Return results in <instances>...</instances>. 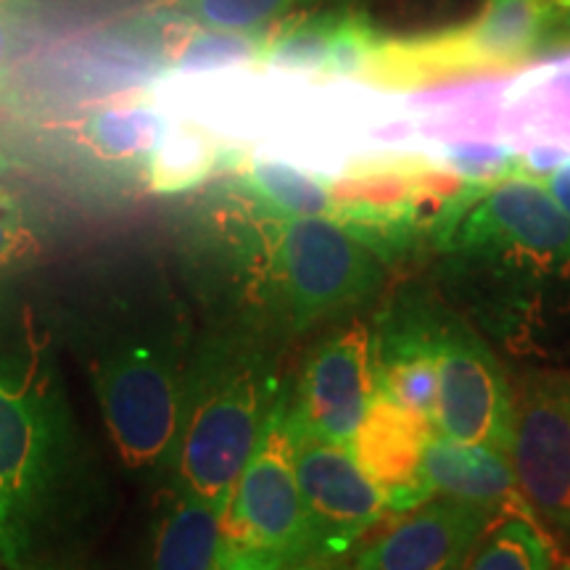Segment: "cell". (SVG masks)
<instances>
[{"mask_svg":"<svg viewBox=\"0 0 570 570\" xmlns=\"http://www.w3.org/2000/svg\"><path fill=\"white\" fill-rule=\"evenodd\" d=\"M185 288L209 323L273 341L302 336L370 302L386 265L327 217L269 209L235 180L198 206L183 240Z\"/></svg>","mask_w":570,"mask_h":570,"instance_id":"obj_1","label":"cell"},{"mask_svg":"<svg viewBox=\"0 0 570 570\" xmlns=\"http://www.w3.org/2000/svg\"><path fill=\"white\" fill-rule=\"evenodd\" d=\"M56 327L0 281V560L59 566L104 508L96 454L71 407Z\"/></svg>","mask_w":570,"mask_h":570,"instance_id":"obj_2","label":"cell"},{"mask_svg":"<svg viewBox=\"0 0 570 570\" xmlns=\"http://www.w3.org/2000/svg\"><path fill=\"white\" fill-rule=\"evenodd\" d=\"M59 331L85 365L122 468L146 483L173 475L198 341L173 277L159 267L88 275L63 302Z\"/></svg>","mask_w":570,"mask_h":570,"instance_id":"obj_3","label":"cell"},{"mask_svg":"<svg viewBox=\"0 0 570 570\" xmlns=\"http://www.w3.org/2000/svg\"><path fill=\"white\" fill-rule=\"evenodd\" d=\"M283 389L277 344L240 325H206L185 381L173 489L225 510Z\"/></svg>","mask_w":570,"mask_h":570,"instance_id":"obj_4","label":"cell"},{"mask_svg":"<svg viewBox=\"0 0 570 570\" xmlns=\"http://www.w3.org/2000/svg\"><path fill=\"white\" fill-rule=\"evenodd\" d=\"M487 185L423 156H377L331 180V219L396 267L425 246L439 248Z\"/></svg>","mask_w":570,"mask_h":570,"instance_id":"obj_5","label":"cell"},{"mask_svg":"<svg viewBox=\"0 0 570 570\" xmlns=\"http://www.w3.org/2000/svg\"><path fill=\"white\" fill-rule=\"evenodd\" d=\"M439 252L497 281H552L570 273V217L544 180L508 175L460 214Z\"/></svg>","mask_w":570,"mask_h":570,"instance_id":"obj_6","label":"cell"},{"mask_svg":"<svg viewBox=\"0 0 570 570\" xmlns=\"http://www.w3.org/2000/svg\"><path fill=\"white\" fill-rule=\"evenodd\" d=\"M304 558L315 554L296 479L291 389L285 386L225 508L217 566L281 570Z\"/></svg>","mask_w":570,"mask_h":570,"instance_id":"obj_7","label":"cell"},{"mask_svg":"<svg viewBox=\"0 0 570 570\" xmlns=\"http://www.w3.org/2000/svg\"><path fill=\"white\" fill-rule=\"evenodd\" d=\"M552 0H487L473 21L404 40H381L362 80L412 90L452 77L510 69L523 63L552 30Z\"/></svg>","mask_w":570,"mask_h":570,"instance_id":"obj_8","label":"cell"},{"mask_svg":"<svg viewBox=\"0 0 570 570\" xmlns=\"http://www.w3.org/2000/svg\"><path fill=\"white\" fill-rule=\"evenodd\" d=\"M510 465L525 508L570 537V370L518 381Z\"/></svg>","mask_w":570,"mask_h":570,"instance_id":"obj_9","label":"cell"},{"mask_svg":"<svg viewBox=\"0 0 570 570\" xmlns=\"http://www.w3.org/2000/svg\"><path fill=\"white\" fill-rule=\"evenodd\" d=\"M291 425L312 554L323 560H341L360 544V539H365L373 525L381 523L386 502L356 465L352 449L323 439L298 420L294 394Z\"/></svg>","mask_w":570,"mask_h":570,"instance_id":"obj_10","label":"cell"},{"mask_svg":"<svg viewBox=\"0 0 570 570\" xmlns=\"http://www.w3.org/2000/svg\"><path fill=\"white\" fill-rule=\"evenodd\" d=\"M515 420V391L487 341L446 312L439 348V396L433 425L439 433L508 454Z\"/></svg>","mask_w":570,"mask_h":570,"instance_id":"obj_11","label":"cell"},{"mask_svg":"<svg viewBox=\"0 0 570 570\" xmlns=\"http://www.w3.org/2000/svg\"><path fill=\"white\" fill-rule=\"evenodd\" d=\"M373 331L362 320L333 327L306 354L294 394V412L327 441L352 446L375 396Z\"/></svg>","mask_w":570,"mask_h":570,"instance_id":"obj_12","label":"cell"},{"mask_svg":"<svg viewBox=\"0 0 570 570\" xmlns=\"http://www.w3.org/2000/svg\"><path fill=\"white\" fill-rule=\"evenodd\" d=\"M444 306L407 285L383 306L373 331L375 391L433 420Z\"/></svg>","mask_w":570,"mask_h":570,"instance_id":"obj_13","label":"cell"},{"mask_svg":"<svg viewBox=\"0 0 570 570\" xmlns=\"http://www.w3.org/2000/svg\"><path fill=\"white\" fill-rule=\"evenodd\" d=\"M494 510L458 497L428 499L362 547L352 570H465Z\"/></svg>","mask_w":570,"mask_h":570,"instance_id":"obj_14","label":"cell"},{"mask_svg":"<svg viewBox=\"0 0 570 570\" xmlns=\"http://www.w3.org/2000/svg\"><path fill=\"white\" fill-rule=\"evenodd\" d=\"M433 431L436 425L423 412L375 391L348 449L367 481L381 491L386 510L410 512L436 497L423 473V454Z\"/></svg>","mask_w":570,"mask_h":570,"instance_id":"obj_15","label":"cell"},{"mask_svg":"<svg viewBox=\"0 0 570 570\" xmlns=\"http://www.w3.org/2000/svg\"><path fill=\"white\" fill-rule=\"evenodd\" d=\"M423 473L444 497L499 508L515 497L518 483L508 454L481 444L454 441L433 431L423 454Z\"/></svg>","mask_w":570,"mask_h":570,"instance_id":"obj_16","label":"cell"},{"mask_svg":"<svg viewBox=\"0 0 570 570\" xmlns=\"http://www.w3.org/2000/svg\"><path fill=\"white\" fill-rule=\"evenodd\" d=\"M225 510L173 489L154 525L146 570H217Z\"/></svg>","mask_w":570,"mask_h":570,"instance_id":"obj_17","label":"cell"},{"mask_svg":"<svg viewBox=\"0 0 570 570\" xmlns=\"http://www.w3.org/2000/svg\"><path fill=\"white\" fill-rule=\"evenodd\" d=\"M164 130H167V122L154 106L122 101L90 114L82 127V138L104 159L135 161L151 156Z\"/></svg>","mask_w":570,"mask_h":570,"instance_id":"obj_18","label":"cell"},{"mask_svg":"<svg viewBox=\"0 0 570 570\" xmlns=\"http://www.w3.org/2000/svg\"><path fill=\"white\" fill-rule=\"evenodd\" d=\"M265 40L267 30L238 32L190 24L177 38H167L164 61L183 75H204V71L230 69L240 67V63H262Z\"/></svg>","mask_w":570,"mask_h":570,"instance_id":"obj_19","label":"cell"},{"mask_svg":"<svg viewBox=\"0 0 570 570\" xmlns=\"http://www.w3.org/2000/svg\"><path fill=\"white\" fill-rule=\"evenodd\" d=\"M238 183L269 209L291 217H327L333 214L331 180L306 175L283 161H248Z\"/></svg>","mask_w":570,"mask_h":570,"instance_id":"obj_20","label":"cell"},{"mask_svg":"<svg viewBox=\"0 0 570 570\" xmlns=\"http://www.w3.org/2000/svg\"><path fill=\"white\" fill-rule=\"evenodd\" d=\"M223 156L196 127H167L146 159L148 185L156 194H183L202 185L223 164Z\"/></svg>","mask_w":570,"mask_h":570,"instance_id":"obj_21","label":"cell"},{"mask_svg":"<svg viewBox=\"0 0 570 570\" xmlns=\"http://www.w3.org/2000/svg\"><path fill=\"white\" fill-rule=\"evenodd\" d=\"M341 17L344 11H320L277 21L267 30L262 63L285 71H325Z\"/></svg>","mask_w":570,"mask_h":570,"instance_id":"obj_22","label":"cell"},{"mask_svg":"<svg viewBox=\"0 0 570 570\" xmlns=\"http://www.w3.org/2000/svg\"><path fill=\"white\" fill-rule=\"evenodd\" d=\"M552 562L550 541L533 518L512 512L491 520L465 570H550Z\"/></svg>","mask_w":570,"mask_h":570,"instance_id":"obj_23","label":"cell"},{"mask_svg":"<svg viewBox=\"0 0 570 570\" xmlns=\"http://www.w3.org/2000/svg\"><path fill=\"white\" fill-rule=\"evenodd\" d=\"M304 3L312 0H161L159 13L183 24L254 32L269 30Z\"/></svg>","mask_w":570,"mask_h":570,"instance_id":"obj_24","label":"cell"},{"mask_svg":"<svg viewBox=\"0 0 570 570\" xmlns=\"http://www.w3.org/2000/svg\"><path fill=\"white\" fill-rule=\"evenodd\" d=\"M383 35L365 13L344 11L336 35H333L331 53H327L325 75L360 77L370 56L381 46Z\"/></svg>","mask_w":570,"mask_h":570,"instance_id":"obj_25","label":"cell"},{"mask_svg":"<svg viewBox=\"0 0 570 570\" xmlns=\"http://www.w3.org/2000/svg\"><path fill=\"white\" fill-rule=\"evenodd\" d=\"M40 235L9 194L0 190V281L40 256Z\"/></svg>","mask_w":570,"mask_h":570,"instance_id":"obj_26","label":"cell"},{"mask_svg":"<svg viewBox=\"0 0 570 570\" xmlns=\"http://www.w3.org/2000/svg\"><path fill=\"white\" fill-rule=\"evenodd\" d=\"M518 156L494 142H460L446 154V167L473 183H494L508 175H518Z\"/></svg>","mask_w":570,"mask_h":570,"instance_id":"obj_27","label":"cell"},{"mask_svg":"<svg viewBox=\"0 0 570 570\" xmlns=\"http://www.w3.org/2000/svg\"><path fill=\"white\" fill-rule=\"evenodd\" d=\"M570 154L566 148L539 146V148H531L529 154L518 156L515 167H518V175H529V177H539V180H544V177H550L554 169H558L560 164H566Z\"/></svg>","mask_w":570,"mask_h":570,"instance_id":"obj_28","label":"cell"},{"mask_svg":"<svg viewBox=\"0 0 570 570\" xmlns=\"http://www.w3.org/2000/svg\"><path fill=\"white\" fill-rule=\"evenodd\" d=\"M547 188L554 196V202L562 206V212L570 217V159L566 164H560L558 169L550 177H544Z\"/></svg>","mask_w":570,"mask_h":570,"instance_id":"obj_29","label":"cell"},{"mask_svg":"<svg viewBox=\"0 0 570 570\" xmlns=\"http://www.w3.org/2000/svg\"><path fill=\"white\" fill-rule=\"evenodd\" d=\"M13 48H17V35H13L11 21L0 13V75H3L6 67L11 63Z\"/></svg>","mask_w":570,"mask_h":570,"instance_id":"obj_30","label":"cell"},{"mask_svg":"<svg viewBox=\"0 0 570 570\" xmlns=\"http://www.w3.org/2000/svg\"><path fill=\"white\" fill-rule=\"evenodd\" d=\"M552 27H558V30L566 35V38H570V3L560 6V9H554Z\"/></svg>","mask_w":570,"mask_h":570,"instance_id":"obj_31","label":"cell"},{"mask_svg":"<svg viewBox=\"0 0 570 570\" xmlns=\"http://www.w3.org/2000/svg\"><path fill=\"white\" fill-rule=\"evenodd\" d=\"M327 562L331 560H323V558H304V560H296L291 562V566H285L281 570H323Z\"/></svg>","mask_w":570,"mask_h":570,"instance_id":"obj_32","label":"cell"},{"mask_svg":"<svg viewBox=\"0 0 570 570\" xmlns=\"http://www.w3.org/2000/svg\"><path fill=\"white\" fill-rule=\"evenodd\" d=\"M550 570H570V560H566V558H554V562H552V568Z\"/></svg>","mask_w":570,"mask_h":570,"instance_id":"obj_33","label":"cell"},{"mask_svg":"<svg viewBox=\"0 0 570 570\" xmlns=\"http://www.w3.org/2000/svg\"><path fill=\"white\" fill-rule=\"evenodd\" d=\"M323 570H352V568L344 566V562H341V560H331Z\"/></svg>","mask_w":570,"mask_h":570,"instance_id":"obj_34","label":"cell"},{"mask_svg":"<svg viewBox=\"0 0 570 570\" xmlns=\"http://www.w3.org/2000/svg\"><path fill=\"white\" fill-rule=\"evenodd\" d=\"M32 570H75V568H67V566H42V568H32Z\"/></svg>","mask_w":570,"mask_h":570,"instance_id":"obj_35","label":"cell"},{"mask_svg":"<svg viewBox=\"0 0 570 570\" xmlns=\"http://www.w3.org/2000/svg\"><path fill=\"white\" fill-rule=\"evenodd\" d=\"M6 169H9V159H6V156H3V154H0V175H3V173H6Z\"/></svg>","mask_w":570,"mask_h":570,"instance_id":"obj_36","label":"cell"},{"mask_svg":"<svg viewBox=\"0 0 570 570\" xmlns=\"http://www.w3.org/2000/svg\"><path fill=\"white\" fill-rule=\"evenodd\" d=\"M552 3H554V9H560V6H566L568 0H552Z\"/></svg>","mask_w":570,"mask_h":570,"instance_id":"obj_37","label":"cell"},{"mask_svg":"<svg viewBox=\"0 0 570 570\" xmlns=\"http://www.w3.org/2000/svg\"><path fill=\"white\" fill-rule=\"evenodd\" d=\"M568 3H570V0H568ZM568 3H566V6H568Z\"/></svg>","mask_w":570,"mask_h":570,"instance_id":"obj_38","label":"cell"},{"mask_svg":"<svg viewBox=\"0 0 570 570\" xmlns=\"http://www.w3.org/2000/svg\"><path fill=\"white\" fill-rule=\"evenodd\" d=\"M217 570H219V566H217Z\"/></svg>","mask_w":570,"mask_h":570,"instance_id":"obj_39","label":"cell"}]
</instances>
